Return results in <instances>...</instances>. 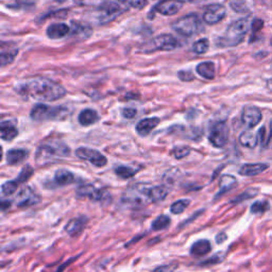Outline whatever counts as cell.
Masks as SVG:
<instances>
[{"label": "cell", "instance_id": "obj_1", "mask_svg": "<svg viewBox=\"0 0 272 272\" xmlns=\"http://www.w3.org/2000/svg\"><path fill=\"white\" fill-rule=\"evenodd\" d=\"M16 91L25 98L36 101H56L66 95V90L50 79L36 77L19 83Z\"/></svg>", "mask_w": 272, "mask_h": 272}, {"label": "cell", "instance_id": "obj_2", "mask_svg": "<svg viewBox=\"0 0 272 272\" xmlns=\"http://www.w3.org/2000/svg\"><path fill=\"white\" fill-rule=\"evenodd\" d=\"M250 26L251 25H250L249 17L241 18L234 21L227 28L224 35L218 40L217 45L219 47H233L241 44L244 41Z\"/></svg>", "mask_w": 272, "mask_h": 272}, {"label": "cell", "instance_id": "obj_3", "mask_svg": "<svg viewBox=\"0 0 272 272\" xmlns=\"http://www.w3.org/2000/svg\"><path fill=\"white\" fill-rule=\"evenodd\" d=\"M69 148L62 141L52 140L40 146L36 152V162L40 165H45L54 160L69 156Z\"/></svg>", "mask_w": 272, "mask_h": 272}, {"label": "cell", "instance_id": "obj_4", "mask_svg": "<svg viewBox=\"0 0 272 272\" xmlns=\"http://www.w3.org/2000/svg\"><path fill=\"white\" fill-rule=\"evenodd\" d=\"M69 115V110L65 106H49L38 103L31 110L30 116L35 122L63 121Z\"/></svg>", "mask_w": 272, "mask_h": 272}, {"label": "cell", "instance_id": "obj_5", "mask_svg": "<svg viewBox=\"0 0 272 272\" xmlns=\"http://www.w3.org/2000/svg\"><path fill=\"white\" fill-rule=\"evenodd\" d=\"M124 202L133 208H141L151 203L150 187L143 183H136L131 185L124 193Z\"/></svg>", "mask_w": 272, "mask_h": 272}, {"label": "cell", "instance_id": "obj_6", "mask_svg": "<svg viewBox=\"0 0 272 272\" xmlns=\"http://www.w3.org/2000/svg\"><path fill=\"white\" fill-rule=\"evenodd\" d=\"M172 29L185 37L197 35L204 30L203 25L197 14H188L181 17L172 24Z\"/></svg>", "mask_w": 272, "mask_h": 272}, {"label": "cell", "instance_id": "obj_7", "mask_svg": "<svg viewBox=\"0 0 272 272\" xmlns=\"http://www.w3.org/2000/svg\"><path fill=\"white\" fill-rule=\"evenodd\" d=\"M125 11V9L116 2L113 0H107L101 6L97 7L95 12V19L98 24L104 25L111 23L118 15H121Z\"/></svg>", "mask_w": 272, "mask_h": 272}, {"label": "cell", "instance_id": "obj_8", "mask_svg": "<svg viewBox=\"0 0 272 272\" xmlns=\"http://www.w3.org/2000/svg\"><path fill=\"white\" fill-rule=\"evenodd\" d=\"M228 139V128L225 123L215 124L209 134V140L214 147L222 148L226 145Z\"/></svg>", "mask_w": 272, "mask_h": 272}, {"label": "cell", "instance_id": "obj_9", "mask_svg": "<svg viewBox=\"0 0 272 272\" xmlns=\"http://www.w3.org/2000/svg\"><path fill=\"white\" fill-rule=\"evenodd\" d=\"M179 47L178 40L170 34H162L154 37L149 43V50H163V51H171Z\"/></svg>", "mask_w": 272, "mask_h": 272}, {"label": "cell", "instance_id": "obj_10", "mask_svg": "<svg viewBox=\"0 0 272 272\" xmlns=\"http://www.w3.org/2000/svg\"><path fill=\"white\" fill-rule=\"evenodd\" d=\"M75 156H77L81 160L89 161L96 167H103L106 165V163H107L106 158L102 153H100L99 151H97L95 149H91V148L81 147V148L75 150Z\"/></svg>", "mask_w": 272, "mask_h": 272}, {"label": "cell", "instance_id": "obj_11", "mask_svg": "<svg viewBox=\"0 0 272 272\" xmlns=\"http://www.w3.org/2000/svg\"><path fill=\"white\" fill-rule=\"evenodd\" d=\"M40 201V196L29 186L21 188L15 198V204L18 208H29L37 204Z\"/></svg>", "mask_w": 272, "mask_h": 272}, {"label": "cell", "instance_id": "obj_12", "mask_svg": "<svg viewBox=\"0 0 272 272\" xmlns=\"http://www.w3.org/2000/svg\"><path fill=\"white\" fill-rule=\"evenodd\" d=\"M226 14V10L222 5L214 4L206 8L203 14V20L209 25H216L221 21Z\"/></svg>", "mask_w": 272, "mask_h": 272}, {"label": "cell", "instance_id": "obj_13", "mask_svg": "<svg viewBox=\"0 0 272 272\" xmlns=\"http://www.w3.org/2000/svg\"><path fill=\"white\" fill-rule=\"evenodd\" d=\"M263 115L258 107L254 105H247L244 107L242 113V122L248 128L256 127L260 121H262Z\"/></svg>", "mask_w": 272, "mask_h": 272}, {"label": "cell", "instance_id": "obj_14", "mask_svg": "<svg viewBox=\"0 0 272 272\" xmlns=\"http://www.w3.org/2000/svg\"><path fill=\"white\" fill-rule=\"evenodd\" d=\"M182 7L183 4L179 2V0H164V2L159 3L152 11L162 15L171 16L177 14Z\"/></svg>", "mask_w": 272, "mask_h": 272}, {"label": "cell", "instance_id": "obj_15", "mask_svg": "<svg viewBox=\"0 0 272 272\" xmlns=\"http://www.w3.org/2000/svg\"><path fill=\"white\" fill-rule=\"evenodd\" d=\"M269 168V165L266 163H253V164H245L238 170L239 175L244 177H254L264 172Z\"/></svg>", "mask_w": 272, "mask_h": 272}, {"label": "cell", "instance_id": "obj_16", "mask_svg": "<svg viewBox=\"0 0 272 272\" xmlns=\"http://www.w3.org/2000/svg\"><path fill=\"white\" fill-rule=\"evenodd\" d=\"M88 222V218L84 216L81 217H77V218L71 219L66 226H65V231L67 232V234H69L70 236H75L79 235L85 227V224Z\"/></svg>", "mask_w": 272, "mask_h": 272}, {"label": "cell", "instance_id": "obj_17", "mask_svg": "<svg viewBox=\"0 0 272 272\" xmlns=\"http://www.w3.org/2000/svg\"><path fill=\"white\" fill-rule=\"evenodd\" d=\"M159 124H160V119L157 118V117L145 118V119H143V121H140L137 124L136 132L140 136H146L152 131V130L156 129Z\"/></svg>", "mask_w": 272, "mask_h": 272}, {"label": "cell", "instance_id": "obj_18", "mask_svg": "<svg viewBox=\"0 0 272 272\" xmlns=\"http://www.w3.org/2000/svg\"><path fill=\"white\" fill-rule=\"evenodd\" d=\"M29 152L25 149H11L7 152V163L9 165L13 166L19 164L27 159Z\"/></svg>", "mask_w": 272, "mask_h": 272}, {"label": "cell", "instance_id": "obj_19", "mask_svg": "<svg viewBox=\"0 0 272 272\" xmlns=\"http://www.w3.org/2000/svg\"><path fill=\"white\" fill-rule=\"evenodd\" d=\"M69 32V27L66 24H52L47 29V35L51 40H59L66 36Z\"/></svg>", "mask_w": 272, "mask_h": 272}, {"label": "cell", "instance_id": "obj_20", "mask_svg": "<svg viewBox=\"0 0 272 272\" xmlns=\"http://www.w3.org/2000/svg\"><path fill=\"white\" fill-rule=\"evenodd\" d=\"M79 124L81 126H92L95 123H97L99 121V115L94 110H91V108H86V110H83L80 114H79Z\"/></svg>", "mask_w": 272, "mask_h": 272}, {"label": "cell", "instance_id": "obj_21", "mask_svg": "<svg viewBox=\"0 0 272 272\" xmlns=\"http://www.w3.org/2000/svg\"><path fill=\"white\" fill-rule=\"evenodd\" d=\"M0 132H2V138L6 141L13 140L18 135L17 128L10 122H3L0 125Z\"/></svg>", "mask_w": 272, "mask_h": 272}, {"label": "cell", "instance_id": "obj_22", "mask_svg": "<svg viewBox=\"0 0 272 272\" xmlns=\"http://www.w3.org/2000/svg\"><path fill=\"white\" fill-rule=\"evenodd\" d=\"M196 70H197V73L204 79L213 80L215 78L216 71L213 62H202L196 67Z\"/></svg>", "mask_w": 272, "mask_h": 272}, {"label": "cell", "instance_id": "obj_23", "mask_svg": "<svg viewBox=\"0 0 272 272\" xmlns=\"http://www.w3.org/2000/svg\"><path fill=\"white\" fill-rule=\"evenodd\" d=\"M212 250V245L209 241L206 239H201V241L196 242L191 248H190V253L193 256H203L205 254H208Z\"/></svg>", "mask_w": 272, "mask_h": 272}, {"label": "cell", "instance_id": "obj_24", "mask_svg": "<svg viewBox=\"0 0 272 272\" xmlns=\"http://www.w3.org/2000/svg\"><path fill=\"white\" fill-rule=\"evenodd\" d=\"M236 185H237V180L235 177L230 176V175H223L219 183V192L216 196V198L227 191H230L231 189L236 187Z\"/></svg>", "mask_w": 272, "mask_h": 272}, {"label": "cell", "instance_id": "obj_25", "mask_svg": "<svg viewBox=\"0 0 272 272\" xmlns=\"http://www.w3.org/2000/svg\"><path fill=\"white\" fill-rule=\"evenodd\" d=\"M258 135L254 134L252 131H245L239 136V143L244 147L253 149L258 144Z\"/></svg>", "mask_w": 272, "mask_h": 272}, {"label": "cell", "instance_id": "obj_26", "mask_svg": "<svg viewBox=\"0 0 272 272\" xmlns=\"http://www.w3.org/2000/svg\"><path fill=\"white\" fill-rule=\"evenodd\" d=\"M54 181L60 186H65V185L71 184L74 181V176L72 175V172L66 169H60L54 175Z\"/></svg>", "mask_w": 272, "mask_h": 272}, {"label": "cell", "instance_id": "obj_27", "mask_svg": "<svg viewBox=\"0 0 272 272\" xmlns=\"http://www.w3.org/2000/svg\"><path fill=\"white\" fill-rule=\"evenodd\" d=\"M18 49L17 48H8L7 50L5 47L2 46V52H0V61H2V66H6V65L12 63L17 56Z\"/></svg>", "mask_w": 272, "mask_h": 272}, {"label": "cell", "instance_id": "obj_28", "mask_svg": "<svg viewBox=\"0 0 272 272\" xmlns=\"http://www.w3.org/2000/svg\"><path fill=\"white\" fill-rule=\"evenodd\" d=\"M168 195V189L165 186L150 187V198L152 202H159L164 200Z\"/></svg>", "mask_w": 272, "mask_h": 272}, {"label": "cell", "instance_id": "obj_29", "mask_svg": "<svg viewBox=\"0 0 272 272\" xmlns=\"http://www.w3.org/2000/svg\"><path fill=\"white\" fill-rule=\"evenodd\" d=\"M230 7L239 14H246L250 12V6L247 0H231Z\"/></svg>", "mask_w": 272, "mask_h": 272}, {"label": "cell", "instance_id": "obj_30", "mask_svg": "<svg viewBox=\"0 0 272 272\" xmlns=\"http://www.w3.org/2000/svg\"><path fill=\"white\" fill-rule=\"evenodd\" d=\"M257 193H258V189H256V188L247 189L243 193L238 195L237 197H235L232 200V203L233 204H237V203H241L243 201H246V200H249V199H251V198H254V197H256Z\"/></svg>", "mask_w": 272, "mask_h": 272}, {"label": "cell", "instance_id": "obj_31", "mask_svg": "<svg viewBox=\"0 0 272 272\" xmlns=\"http://www.w3.org/2000/svg\"><path fill=\"white\" fill-rule=\"evenodd\" d=\"M92 33V29L90 27L86 26H81V25H75L72 28V35L75 37H81L82 40L88 38Z\"/></svg>", "mask_w": 272, "mask_h": 272}, {"label": "cell", "instance_id": "obj_32", "mask_svg": "<svg viewBox=\"0 0 272 272\" xmlns=\"http://www.w3.org/2000/svg\"><path fill=\"white\" fill-rule=\"evenodd\" d=\"M169 224H170L169 217H167L166 215H161L153 222H152V228H153L154 231H161L166 228Z\"/></svg>", "mask_w": 272, "mask_h": 272}, {"label": "cell", "instance_id": "obj_33", "mask_svg": "<svg viewBox=\"0 0 272 272\" xmlns=\"http://www.w3.org/2000/svg\"><path fill=\"white\" fill-rule=\"evenodd\" d=\"M189 204H190V200H188V199L179 200L175 203H172V205L170 206V212L175 215H179V214L183 213Z\"/></svg>", "mask_w": 272, "mask_h": 272}, {"label": "cell", "instance_id": "obj_34", "mask_svg": "<svg viewBox=\"0 0 272 272\" xmlns=\"http://www.w3.org/2000/svg\"><path fill=\"white\" fill-rule=\"evenodd\" d=\"M19 181L17 179L15 180H12V181H8L6 182L4 185H3V187H2V190H3V195L4 196H11V195H13L17 187L19 186Z\"/></svg>", "mask_w": 272, "mask_h": 272}, {"label": "cell", "instance_id": "obj_35", "mask_svg": "<svg viewBox=\"0 0 272 272\" xmlns=\"http://www.w3.org/2000/svg\"><path fill=\"white\" fill-rule=\"evenodd\" d=\"M210 43L208 38H201L197 41L192 46V51L197 54H203L209 50Z\"/></svg>", "mask_w": 272, "mask_h": 272}, {"label": "cell", "instance_id": "obj_36", "mask_svg": "<svg viewBox=\"0 0 272 272\" xmlns=\"http://www.w3.org/2000/svg\"><path fill=\"white\" fill-rule=\"evenodd\" d=\"M268 210H269V202L267 200L256 201L251 205V209H250L252 214H263Z\"/></svg>", "mask_w": 272, "mask_h": 272}, {"label": "cell", "instance_id": "obj_37", "mask_svg": "<svg viewBox=\"0 0 272 272\" xmlns=\"http://www.w3.org/2000/svg\"><path fill=\"white\" fill-rule=\"evenodd\" d=\"M115 172L117 173V175L119 177H122L124 179H129V178H132L135 173H136V170L131 168V167H127V166H118L115 168Z\"/></svg>", "mask_w": 272, "mask_h": 272}, {"label": "cell", "instance_id": "obj_38", "mask_svg": "<svg viewBox=\"0 0 272 272\" xmlns=\"http://www.w3.org/2000/svg\"><path fill=\"white\" fill-rule=\"evenodd\" d=\"M95 189L96 188L94 187V185H92V184L81 185V186L77 189V196L80 198H82V197H89L90 198Z\"/></svg>", "mask_w": 272, "mask_h": 272}, {"label": "cell", "instance_id": "obj_39", "mask_svg": "<svg viewBox=\"0 0 272 272\" xmlns=\"http://www.w3.org/2000/svg\"><path fill=\"white\" fill-rule=\"evenodd\" d=\"M90 198L93 201L102 202V201H104V200L110 198V196H108V192L106 190H104V189H95Z\"/></svg>", "mask_w": 272, "mask_h": 272}, {"label": "cell", "instance_id": "obj_40", "mask_svg": "<svg viewBox=\"0 0 272 272\" xmlns=\"http://www.w3.org/2000/svg\"><path fill=\"white\" fill-rule=\"evenodd\" d=\"M32 175H33V169H32V167H30L29 165H27L20 171L18 178L16 179L19 181V183H26L31 178Z\"/></svg>", "mask_w": 272, "mask_h": 272}, {"label": "cell", "instance_id": "obj_41", "mask_svg": "<svg viewBox=\"0 0 272 272\" xmlns=\"http://www.w3.org/2000/svg\"><path fill=\"white\" fill-rule=\"evenodd\" d=\"M107 0H74L75 5L85 6V7H99Z\"/></svg>", "mask_w": 272, "mask_h": 272}, {"label": "cell", "instance_id": "obj_42", "mask_svg": "<svg viewBox=\"0 0 272 272\" xmlns=\"http://www.w3.org/2000/svg\"><path fill=\"white\" fill-rule=\"evenodd\" d=\"M189 153H190V148L186 147V146H180V147L175 148V150H173V156H175L176 159H178V160H181L185 157H187Z\"/></svg>", "mask_w": 272, "mask_h": 272}, {"label": "cell", "instance_id": "obj_43", "mask_svg": "<svg viewBox=\"0 0 272 272\" xmlns=\"http://www.w3.org/2000/svg\"><path fill=\"white\" fill-rule=\"evenodd\" d=\"M178 75L182 81H185V82H189L195 79L193 74L189 70H181L178 72Z\"/></svg>", "mask_w": 272, "mask_h": 272}, {"label": "cell", "instance_id": "obj_44", "mask_svg": "<svg viewBox=\"0 0 272 272\" xmlns=\"http://www.w3.org/2000/svg\"><path fill=\"white\" fill-rule=\"evenodd\" d=\"M176 264H170V265H164V266H160L157 269L153 270V272H175L177 269Z\"/></svg>", "mask_w": 272, "mask_h": 272}, {"label": "cell", "instance_id": "obj_45", "mask_svg": "<svg viewBox=\"0 0 272 272\" xmlns=\"http://www.w3.org/2000/svg\"><path fill=\"white\" fill-rule=\"evenodd\" d=\"M128 4L135 9H143L147 6V0H127Z\"/></svg>", "mask_w": 272, "mask_h": 272}, {"label": "cell", "instance_id": "obj_46", "mask_svg": "<svg viewBox=\"0 0 272 272\" xmlns=\"http://www.w3.org/2000/svg\"><path fill=\"white\" fill-rule=\"evenodd\" d=\"M263 27H264V21L262 19H254L252 21V24H251V28H252L253 33H256V32L262 30Z\"/></svg>", "mask_w": 272, "mask_h": 272}, {"label": "cell", "instance_id": "obj_47", "mask_svg": "<svg viewBox=\"0 0 272 272\" xmlns=\"http://www.w3.org/2000/svg\"><path fill=\"white\" fill-rule=\"evenodd\" d=\"M123 115L125 118L132 119L136 116V110L135 108H131V107H126L123 110Z\"/></svg>", "mask_w": 272, "mask_h": 272}, {"label": "cell", "instance_id": "obj_48", "mask_svg": "<svg viewBox=\"0 0 272 272\" xmlns=\"http://www.w3.org/2000/svg\"><path fill=\"white\" fill-rule=\"evenodd\" d=\"M222 257L223 255L222 254H216L215 256L209 258L208 262H205V263H202V265H211V264H217V263H219L222 260Z\"/></svg>", "mask_w": 272, "mask_h": 272}, {"label": "cell", "instance_id": "obj_49", "mask_svg": "<svg viewBox=\"0 0 272 272\" xmlns=\"http://www.w3.org/2000/svg\"><path fill=\"white\" fill-rule=\"evenodd\" d=\"M266 147H268V148H272V121L270 122V126H269V134H268V136H267Z\"/></svg>", "mask_w": 272, "mask_h": 272}, {"label": "cell", "instance_id": "obj_50", "mask_svg": "<svg viewBox=\"0 0 272 272\" xmlns=\"http://www.w3.org/2000/svg\"><path fill=\"white\" fill-rule=\"evenodd\" d=\"M226 238H227V236H226L224 233H220V234L217 235V237H216V242L218 243V244H221V243H223V242L225 241Z\"/></svg>", "mask_w": 272, "mask_h": 272}, {"label": "cell", "instance_id": "obj_51", "mask_svg": "<svg viewBox=\"0 0 272 272\" xmlns=\"http://www.w3.org/2000/svg\"><path fill=\"white\" fill-rule=\"evenodd\" d=\"M267 88H268V90H269L270 92H272V79H269V80L267 81Z\"/></svg>", "mask_w": 272, "mask_h": 272}, {"label": "cell", "instance_id": "obj_52", "mask_svg": "<svg viewBox=\"0 0 272 272\" xmlns=\"http://www.w3.org/2000/svg\"><path fill=\"white\" fill-rule=\"evenodd\" d=\"M56 2H58V3H64V2H66V0H56Z\"/></svg>", "mask_w": 272, "mask_h": 272}]
</instances>
